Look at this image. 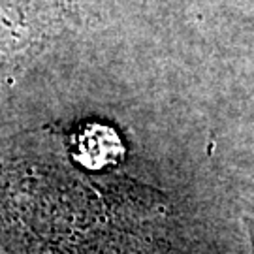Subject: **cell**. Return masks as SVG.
<instances>
[{
    "label": "cell",
    "mask_w": 254,
    "mask_h": 254,
    "mask_svg": "<svg viewBox=\"0 0 254 254\" xmlns=\"http://www.w3.org/2000/svg\"><path fill=\"white\" fill-rule=\"evenodd\" d=\"M49 0H0V72L49 32Z\"/></svg>",
    "instance_id": "1"
},
{
    "label": "cell",
    "mask_w": 254,
    "mask_h": 254,
    "mask_svg": "<svg viewBox=\"0 0 254 254\" xmlns=\"http://www.w3.org/2000/svg\"><path fill=\"white\" fill-rule=\"evenodd\" d=\"M247 226H249V236H251V251L254 254V218H247Z\"/></svg>",
    "instance_id": "2"
}]
</instances>
